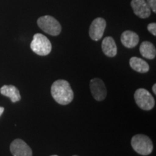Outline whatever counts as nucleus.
I'll use <instances>...</instances> for the list:
<instances>
[{
    "label": "nucleus",
    "mask_w": 156,
    "mask_h": 156,
    "mask_svg": "<svg viewBox=\"0 0 156 156\" xmlns=\"http://www.w3.org/2000/svg\"><path fill=\"white\" fill-rule=\"evenodd\" d=\"M51 93L56 103L60 105H67L73 101L74 93L69 83L64 80H58L53 83Z\"/></svg>",
    "instance_id": "1"
},
{
    "label": "nucleus",
    "mask_w": 156,
    "mask_h": 156,
    "mask_svg": "<svg viewBox=\"0 0 156 156\" xmlns=\"http://www.w3.org/2000/svg\"><path fill=\"white\" fill-rule=\"evenodd\" d=\"M131 145L134 151L142 155H150L153 151V142L145 134H138L132 136Z\"/></svg>",
    "instance_id": "2"
},
{
    "label": "nucleus",
    "mask_w": 156,
    "mask_h": 156,
    "mask_svg": "<svg viewBox=\"0 0 156 156\" xmlns=\"http://www.w3.org/2000/svg\"><path fill=\"white\" fill-rule=\"evenodd\" d=\"M51 44L46 36L41 34L34 35L30 43V48L39 56H47L51 51Z\"/></svg>",
    "instance_id": "3"
},
{
    "label": "nucleus",
    "mask_w": 156,
    "mask_h": 156,
    "mask_svg": "<svg viewBox=\"0 0 156 156\" xmlns=\"http://www.w3.org/2000/svg\"><path fill=\"white\" fill-rule=\"evenodd\" d=\"M37 24L43 31L51 36H58L62 31L61 24L57 20L50 15H45L39 17L37 20Z\"/></svg>",
    "instance_id": "4"
},
{
    "label": "nucleus",
    "mask_w": 156,
    "mask_h": 156,
    "mask_svg": "<svg viewBox=\"0 0 156 156\" xmlns=\"http://www.w3.org/2000/svg\"><path fill=\"white\" fill-rule=\"evenodd\" d=\"M134 101L138 106L142 110L150 111L155 106V99L149 91L144 88H139L134 95Z\"/></svg>",
    "instance_id": "5"
},
{
    "label": "nucleus",
    "mask_w": 156,
    "mask_h": 156,
    "mask_svg": "<svg viewBox=\"0 0 156 156\" xmlns=\"http://www.w3.org/2000/svg\"><path fill=\"white\" fill-rule=\"evenodd\" d=\"M90 88L95 100L102 101L106 98L107 90L104 83L100 78H93L90 81Z\"/></svg>",
    "instance_id": "6"
},
{
    "label": "nucleus",
    "mask_w": 156,
    "mask_h": 156,
    "mask_svg": "<svg viewBox=\"0 0 156 156\" xmlns=\"http://www.w3.org/2000/svg\"><path fill=\"white\" fill-rule=\"evenodd\" d=\"M106 27V21L102 17H97L91 23L89 28V36L92 40L98 41L101 39Z\"/></svg>",
    "instance_id": "7"
},
{
    "label": "nucleus",
    "mask_w": 156,
    "mask_h": 156,
    "mask_svg": "<svg viewBox=\"0 0 156 156\" xmlns=\"http://www.w3.org/2000/svg\"><path fill=\"white\" fill-rule=\"evenodd\" d=\"M10 152L13 156H33L30 146L21 139H16L12 142Z\"/></svg>",
    "instance_id": "8"
},
{
    "label": "nucleus",
    "mask_w": 156,
    "mask_h": 156,
    "mask_svg": "<svg viewBox=\"0 0 156 156\" xmlns=\"http://www.w3.org/2000/svg\"><path fill=\"white\" fill-rule=\"evenodd\" d=\"M131 6L134 15L140 18H147L151 14V9L145 0H132Z\"/></svg>",
    "instance_id": "9"
},
{
    "label": "nucleus",
    "mask_w": 156,
    "mask_h": 156,
    "mask_svg": "<svg viewBox=\"0 0 156 156\" xmlns=\"http://www.w3.org/2000/svg\"><path fill=\"white\" fill-rule=\"evenodd\" d=\"M140 41V37L132 30H126L121 36V42L126 48H134Z\"/></svg>",
    "instance_id": "10"
},
{
    "label": "nucleus",
    "mask_w": 156,
    "mask_h": 156,
    "mask_svg": "<svg viewBox=\"0 0 156 156\" xmlns=\"http://www.w3.org/2000/svg\"><path fill=\"white\" fill-rule=\"evenodd\" d=\"M103 52L108 57H114L117 54V46L114 39L111 36H107L103 40L101 45Z\"/></svg>",
    "instance_id": "11"
},
{
    "label": "nucleus",
    "mask_w": 156,
    "mask_h": 156,
    "mask_svg": "<svg viewBox=\"0 0 156 156\" xmlns=\"http://www.w3.org/2000/svg\"><path fill=\"white\" fill-rule=\"evenodd\" d=\"M0 93H1L2 95L9 98L12 103H16L17 101H20L21 99V95L20 93V91L14 85H3L0 88Z\"/></svg>",
    "instance_id": "12"
},
{
    "label": "nucleus",
    "mask_w": 156,
    "mask_h": 156,
    "mask_svg": "<svg viewBox=\"0 0 156 156\" xmlns=\"http://www.w3.org/2000/svg\"><path fill=\"white\" fill-rule=\"evenodd\" d=\"M129 65L132 69L140 73H146L149 71V64L145 60L133 56L129 59Z\"/></svg>",
    "instance_id": "13"
},
{
    "label": "nucleus",
    "mask_w": 156,
    "mask_h": 156,
    "mask_svg": "<svg viewBox=\"0 0 156 156\" xmlns=\"http://www.w3.org/2000/svg\"><path fill=\"white\" fill-rule=\"evenodd\" d=\"M141 55L148 59H153L156 56V50L154 45L150 41H143L140 46Z\"/></svg>",
    "instance_id": "14"
},
{
    "label": "nucleus",
    "mask_w": 156,
    "mask_h": 156,
    "mask_svg": "<svg viewBox=\"0 0 156 156\" xmlns=\"http://www.w3.org/2000/svg\"><path fill=\"white\" fill-rule=\"evenodd\" d=\"M150 9L153 11L154 13L156 12V0H145Z\"/></svg>",
    "instance_id": "15"
},
{
    "label": "nucleus",
    "mask_w": 156,
    "mask_h": 156,
    "mask_svg": "<svg viewBox=\"0 0 156 156\" xmlns=\"http://www.w3.org/2000/svg\"><path fill=\"white\" fill-rule=\"evenodd\" d=\"M147 30L151 34H153L154 36H156V24L155 23H150L147 25Z\"/></svg>",
    "instance_id": "16"
},
{
    "label": "nucleus",
    "mask_w": 156,
    "mask_h": 156,
    "mask_svg": "<svg viewBox=\"0 0 156 156\" xmlns=\"http://www.w3.org/2000/svg\"><path fill=\"white\" fill-rule=\"evenodd\" d=\"M4 111H5V108H4V107L0 106V116H1L2 114L4 113Z\"/></svg>",
    "instance_id": "17"
},
{
    "label": "nucleus",
    "mask_w": 156,
    "mask_h": 156,
    "mask_svg": "<svg viewBox=\"0 0 156 156\" xmlns=\"http://www.w3.org/2000/svg\"><path fill=\"white\" fill-rule=\"evenodd\" d=\"M153 93H154V94H156V84L155 83L153 85Z\"/></svg>",
    "instance_id": "18"
},
{
    "label": "nucleus",
    "mask_w": 156,
    "mask_h": 156,
    "mask_svg": "<svg viewBox=\"0 0 156 156\" xmlns=\"http://www.w3.org/2000/svg\"><path fill=\"white\" fill-rule=\"evenodd\" d=\"M51 156H58V155H51Z\"/></svg>",
    "instance_id": "19"
},
{
    "label": "nucleus",
    "mask_w": 156,
    "mask_h": 156,
    "mask_svg": "<svg viewBox=\"0 0 156 156\" xmlns=\"http://www.w3.org/2000/svg\"><path fill=\"white\" fill-rule=\"evenodd\" d=\"M73 156H78V155H73Z\"/></svg>",
    "instance_id": "20"
}]
</instances>
